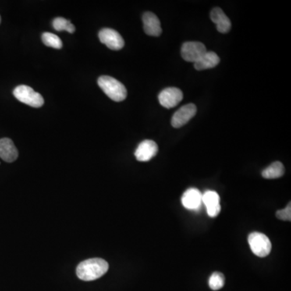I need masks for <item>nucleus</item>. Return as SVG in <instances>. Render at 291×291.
<instances>
[{
  "label": "nucleus",
  "instance_id": "2",
  "mask_svg": "<svg viewBox=\"0 0 291 291\" xmlns=\"http://www.w3.org/2000/svg\"><path fill=\"white\" fill-rule=\"evenodd\" d=\"M97 83L99 87L102 89V91L114 101L120 102L127 97V90L125 86L111 76L108 75L100 76Z\"/></svg>",
  "mask_w": 291,
  "mask_h": 291
},
{
  "label": "nucleus",
  "instance_id": "17",
  "mask_svg": "<svg viewBox=\"0 0 291 291\" xmlns=\"http://www.w3.org/2000/svg\"><path fill=\"white\" fill-rule=\"evenodd\" d=\"M53 27L56 31H66L70 33H75V27L72 22L62 17H57L53 21Z\"/></svg>",
  "mask_w": 291,
  "mask_h": 291
},
{
  "label": "nucleus",
  "instance_id": "6",
  "mask_svg": "<svg viewBox=\"0 0 291 291\" xmlns=\"http://www.w3.org/2000/svg\"><path fill=\"white\" fill-rule=\"evenodd\" d=\"M99 38L103 44L113 50H120L125 46L122 36L116 30L112 29H103L99 33Z\"/></svg>",
  "mask_w": 291,
  "mask_h": 291
},
{
  "label": "nucleus",
  "instance_id": "10",
  "mask_svg": "<svg viewBox=\"0 0 291 291\" xmlns=\"http://www.w3.org/2000/svg\"><path fill=\"white\" fill-rule=\"evenodd\" d=\"M182 203L187 210H199L203 205V193L195 188L187 189L182 196Z\"/></svg>",
  "mask_w": 291,
  "mask_h": 291
},
{
  "label": "nucleus",
  "instance_id": "13",
  "mask_svg": "<svg viewBox=\"0 0 291 291\" xmlns=\"http://www.w3.org/2000/svg\"><path fill=\"white\" fill-rule=\"evenodd\" d=\"M210 19L216 25L217 29L219 33H227L231 30V20L221 8H213L210 12Z\"/></svg>",
  "mask_w": 291,
  "mask_h": 291
},
{
  "label": "nucleus",
  "instance_id": "8",
  "mask_svg": "<svg viewBox=\"0 0 291 291\" xmlns=\"http://www.w3.org/2000/svg\"><path fill=\"white\" fill-rule=\"evenodd\" d=\"M197 113V107L193 104H188L178 109L172 117V123L174 128H181L195 116Z\"/></svg>",
  "mask_w": 291,
  "mask_h": 291
},
{
  "label": "nucleus",
  "instance_id": "18",
  "mask_svg": "<svg viewBox=\"0 0 291 291\" xmlns=\"http://www.w3.org/2000/svg\"><path fill=\"white\" fill-rule=\"evenodd\" d=\"M43 43L47 47L54 49H61L62 47V40L57 36L51 33H44L41 36Z\"/></svg>",
  "mask_w": 291,
  "mask_h": 291
},
{
  "label": "nucleus",
  "instance_id": "15",
  "mask_svg": "<svg viewBox=\"0 0 291 291\" xmlns=\"http://www.w3.org/2000/svg\"><path fill=\"white\" fill-rule=\"evenodd\" d=\"M220 62L219 57L214 52H207L200 57L197 62H194L195 69L197 71H203V70L210 69L214 68L218 65Z\"/></svg>",
  "mask_w": 291,
  "mask_h": 291
},
{
  "label": "nucleus",
  "instance_id": "11",
  "mask_svg": "<svg viewBox=\"0 0 291 291\" xmlns=\"http://www.w3.org/2000/svg\"><path fill=\"white\" fill-rule=\"evenodd\" d=\"M203 203L207 207V214L211 218H215L221 211L220 197L218 193L215 191L205 192L203 194Z\"/></svg>",
  "mask_w": 291,
  "mask_h": 291
},
{
  "label": "nucleus",
  "instance_id": "7",
  "mask_svg": "<svg viewBox=\"0 0 291 291\" xmlns=\"http://www.w3.org/2000/svg\"><path fill=\"white\" fill-rule=\"evenodd\" d=\"M183 99V93L177 87H168L159 95V101L163 107L172 108L176 106Z\"/></svg>",
  "mask_w": 291,
  "mask_h": 291
},
{
  "label": "nucleus",
  "instance_id": "16",
  "mask_svg": "<svg viewBox=\"0 0 291 291\" xmlns=\"http://www.w3.org/2000/svg\"><path fill=\"white\" fill-rule=\"evenodd\" d=\"M284 173H285V168H284L283 164L277 161V162L273 163L268 168L263 170L261 175L265 179H277V178L282 177Z\"/></svg>",
  "mask_w": 291,
  "mask_h": 291
},
{
  "label": "nucleus",
  "instance_id": "19",
  "mask_svg": "<svg viewBox=\"0 0 291 291\" xmlns=\"http://www.w3.org/2000/svg\"><path fill=\"white\" fill-rule=\"evenodd\" d=\"M225 284V278L222 273L214 272L209 279V286L213 290L222 289Z\"/></svg>",
  "mask_w": 291,
  "mask_h": 291
},
{
  "label": "nucleus",
  "instance_id": "20",
  "mask_svg": "<svg viewBox=\"0 0 291 291\" xmlns=\"http://www.w3.org/2000/svg\"><path fill=\"white\" fill-rule=\"evenodd\" d=\"M276 216L278 219L283 220V221H290L291 220V206L290 203L287 205L283 210H278Z\"/></svg>",
  "mask_w": 291,
  "mask_h": 291
},
{
  "label": "nucleus",
  "instance_id": "12",
  "mask_svg": "<svg viewBox=\"0 0 291 291\" xmlns=\"http://www.w3.org/2000/svg\"><path fill=\"white\" fill-rule=\"evenodd\" d=\"M143 22L144 32L149 36L159 37L162 33L160 19L152 12L143 14Z\"/></svg>",
  "mask_w": 291,
  "mask_h": 291
},
{
  "label": "nucleus",
  "instance_id": "5",
  "mask_svg": "<svg viewBox=\"0 0 291 291\" xmlns=\"http://www.w3.org/2000/svg\"><path fill=\"white\" fill-rule=\"evenodd\" d=\"M205 44L199 41H187L182 47V56L186 62H194L207 52Z\"/></svg>",
  "mask_w": 291,
  "mask_h": 291
},
{
  "label": "nucleus",
  "instance_id": "21",
  "mask_svg": "<svg viewBox=\"0 0 291 291\" xmlns=\"http://www.w3.org/2000/svg\"><path fill=\"white\" fill-rule=\"evenodd\" d=\"M0 23H1V16H0Z\"/></svg>",
  "mask_w": 291,
  "mask_h": 291
},
{
  "label": "nucleus",
  "instance_id": "9",
  "mask_svg": "<svg viewBox=\"0 0 291 291\" xmlns=\"http://www.w3.org/2000/svg\"><path fill=\"white\" fill-rule=\"evenodd\" d=\"M158 153V146L152 140H144L138 146L135 155L140 162H147Z\"/></svg>",
  "mask_w": 291,
  "mask_h": 291
},
{
  "label": "nucleus",
  "instance_id": "14",
  "mask_svg": "<svg viewBox=\"0 0 291 291\" xmlns=\"http://www.w3.org/2000/svg\"><path fill=\"white\" fill-rule=\"evenodd\" d=\"M18 154L17 149L11 139H0V158L5 162L12 163L18 158Z\"/></svg>",
  "mask_w": 291,
  "mask_h": 291
},
{
  "label": "nucleus",
  "instance_id": "3",
  "mask_svg": "<svg viewBox=\"0 0 291 291\" xmlns=\"http://www.w3.org/2000/svg\"><path fill=\"white\" fill-rule=\"evenodd\" d=\"M14 97L19 101L33 108H40L44 104V98L27 85H19L13 91Z\"/></svg>",
  "mask_w": 291,
  "mask_h": 291
},
{
  "label": "nucleus",
  "instance_id": "1",
  "mask_svg": "<svg viewBox=\"0 0 291 291\" xmlns=\"http://www.w3.org/2000/svg\"><path fill=\"white\" fill-rule=\"evenodd\" d=\"M108 270V262L103 259H88L79 263L76 268V274L79 279L90 282L101 278Z\"/></svg>",
  "mask_w": 291,
  "mask_h": 291
},
{
  "label": "nucleus",
  "instance_id": "4",
  "mask_svg": "<svg viewBox=\"0 0 291 291\" xmlns=\"http://www.w3.org/2000/svg\"><path fill=\"white\" fill-rule=\"evenodd\" d=\"M251 250L258 257H265L270 255L272 244L268 237L260 232H253L248 238Z\"/></svg>",
  "mask_w": 291,
  "mask_h": 291
}]
</instances>
